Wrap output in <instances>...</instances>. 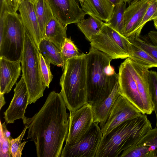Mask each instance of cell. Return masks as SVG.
I'll use <instances>...</instances> for the list:
<instances>
[{
    "label": "cell",
    "mask_w": 157,
    "mask_h": 157,
    "mask_svg": "<svg viewBox=\"0 0 157 157\" xmlns=\"http://www.w3.org/2000/svg\"><path fill=\"white\" fill-rule=\"evenodd\" d=\"M60 93L53 91L41 109L26 117L27 139L33 141L38 157H59L69 129V115Z\"/></svg>",
    "instance_id": "cell-1"
},
{
    "label": "cell",
    "mask_w": 157,
    "mask_h": 157,
    "mask_svg": "<svg viewBox=\"0 0 157 157\" xmlns=\"http://www.w3.org/2000/svg\"><path fill=\"white\" fill-rule=\"evenodd\" d=\"M112 59L105 53L91 46L86 56L87 103L92 105L104 99L118 82V73L110 65Z\"/></svg>",
    "instance_id": "cell-2"
},
{
    "label": "cell",
    "mask_w": 157,
    "mask_h": 157,
    "mask_svg": "<svg viewBox=\"0 0 157 157\" xmlns=\"http://www.w3.org/2000/svg\"><path fill=\"white\" fill-rule=\"evenodd\" d=\"M151 123L141 113L128 120L102 136L95 157H118L124 150L137 143L150 129Z\"/></svg>",
    "instance_id": "cell-3"
},
{
    "label": "cell",
    "mask_w": 157,
    "mask_h": 157,
    "mask_svg": "<svg viewBox=\"0 0 157 157\" xmlns=\"http://www.w3.org/2000/svg\"><path fill=\"white\" fill-rule=\"evenodd\" d=\"M86 56L81 53L79 56L66 61L63 67L60 93L69 111H75L87 103Z\"/></svg>",
    "instance_id": "cell-4"
},
{
    "label": "cell",
    "mask_w": 157,
    "mask_h": 157,
    "mask_svg": "<svg viewBox=\"0 0 157 157\" xmlns=\"http://www.w3.org/2000/svg\"><path fill=\"white\" fill-rule=\"evenodd\" d=\"M0 57L21 61L23 51L25 29L20 14L0 13Z\"/></svg>",
    "instance_id": "cell-5"
},
{
    "label": "cell",
    "mask_w": 157,
    "mask_h": 157,
    "mask_svg": "<svg viewBox=\"0 0 157 157\" xmlns=\"http://www.w3.org/2000/svg\"><path fill=\"white\" fill-rule=\"evenodd\" d=\"M20 62L22 76L29 94L28 104L35 103L43 96L47 86L41 71L39 49L25 30L24 49Z\"/></svg>",
    "instance_id": "cell-6"
},
{
    "label": "cell",
    "mask_w": 157,
    "mask_h": 157,
    "mask_svg": "<svg viewBox=\"0 0 157 157\" xmlns=\"http://www.w3.org/2000/svg\"><path fill=\"white\" fill-rule=\"evenodd\" d=\"M90 42L91 47L105 53L112 59L129 57L130 43L126 37L106 23L100 33L91 37Z\"/></svg>",
    "instance_id": "cell-7"
},
{
    "label": "cell",
    "mask_w": 157,
    "mask_h": 157,
    "mask_svg": "<svg viewBox=\"0 0 157 157\" xmlns=\"http://www.w3.org/2000/svg\"><path fill=\"white\" fill-rule=\"evenodd\" d=\"M102 134L98 124L94 122L87 132L76 143L65 145L61 157H95Z\"/></svg>",
    "instance_id": "cell-8"
},
{
    "label": "cell",
    "mask_w": 157,
    "mask_h": 157,
    "mask_svg": "<svg viewBox=\"0 0 157 157\" xmlns=\"http://www.w3.org/2000/svg\"><path fill=\"white\" fill-rule=\"evenodd\" d=\"M69 112L66 145L77 142L89 130L94 122L92 105L89 103L75 111Z\"/></svg>",
    "instance_id": "cell-9"
},
{
    "label": "cell",
    "mask_w": 157,
    "mask_h": 157,
    "mask_svg": "<svg viewBox=\"0 0 157 157\" xmlns=\"http://www.w3.org/2000/svg\"><path fill=\"white\" fill-rule=\"evenodd\" d=\"M142 113L125 98L120 95L113 105L104 125L101 128L104 136L125 121Z\"/></svg>",
    "instance_id": "cell-10"
},
{
    "label": "cell",
    "mask_w": 157,
    "mask_h": 157,
    "mask_svg": "<svg viewBox=\"0 0 157 157\" xmlns=\"http://www.w3.org/2000/svg\"><path fill=\"white\" fill-rule=\"evenodd\" d=\"M129 69L137 84L142 101L145 114H151L154 110L150 88L148 69L128 58L125 59Z\"/></svg>",
    "instance_id": "cell-11"
},
{
    "label": "cell",
    "mask_w": 157,
    "mask_h": 157,
    "mask_svg": "<svg viewBox=\"0 0 157 157\" xmlns=\"http://www.w3.org/2000/svg\"><path fill=\"white\" fill-rule=\"evenodd\" d=\"M14 92V95L10 105L3 113L4 118L6 124L13 123L15 121L21 119L23 124L25 125L26 117L25 114L28 105L29 94L22 76L20 81L16 83Z\"/></svg>",
    "instance_id": "cell-12"
},
{
    "label": "cell",
    "mask_w": 157,
    "mask_h": 157,
    "mask_svg": "<svg viewBox=\"0 0 157 157\" xmlns=\"http://www.w3.org/2000/svg\"><path fill=\"white\" fill-rule=\"evenodd\" d=\"M54 17L63 25L77 23L86 14L76 0H47Z\"/></svg>",
    "instance_id": "cell-13"
},
{
    "label": "cell",
    "mask_w": 157,
    "mask_h": 157,
    "mask_svg": "<svg viewBox=\"0 0 157 157\" xmlns=\"http://www.w3.org/2000/svg\"><path fill=\"white\" fill-rule=\"evenodd\" d=\"M119 84L121 95L125 98L143 114L144 104L138 91L136 82L125 60L119 67Z\"/></svg>",
    "instance_id": "cell-14"
},
{
    "label": "cell",
    "mask_w": 157,
    "mask_h": 157,
    "mask_svg": "<svg viewBox=\"0 0 157 157\" xmlns=\"http://www.w3.org/2000/svg\"><path fill=\"white\" fill-rule=\"evenodd\" d=\"M152 0H140L132 2L126 8L124 14L123 36L132 35L139 25Z\"/></svg>",
    "instance_id": "cell-15"
},
{
    "label": "cell",
    "mask_w": 157,
    "mask_h": 157,
    "mask_svg": "<svg viewBox=\"0 0 157 157\" xmlns=\"http://www.w3.org/2000/svg\"><path fill=\"white\" fill-rule=\"evenodd\" d=\"M18 10L25 30L38 49L42 38L34 3L23 0L19 4Z\"/></svg>",
    "instance_id": "cell-16"
},
{
    "label": "cell",
    "mask_w": 157,
    "mask_h": 157,
    "mask_svg": "<svg viewBox=\"0 0 157 157\" xmlns=\"http://www.w3.org/2000/svg\"><path fill=\"white\" fill-rule=\"evenodd\" d=\"M20 61H13L0 57V93H9L21 74Z\"/></svg>",
    "instance_id": "cell-17"
},
{
    "label": "cell",
    "mask_w": 157,
    "mask_h": 157,
    "mask_svg": "<svg viewBox=\"0 0 157 157\" xmlns=\"http://www.w3.org/2000/svg\"><path fill=\"white\" fill-rule=\"evenodd\" d=\"M121 95L118 82L109 95L101 101L92 105L94 122L99 124L101 128L105 123L112 108Z\"/></svg>",
    "instance_id": "cell-18"
},
{
    "label": "cell",
    "mask_w": 157,
    "mask_h": 157,
    "mask_svg": "<svg viewBox=\"0 0 157 157\" xmlns=\"http://www.w3.org/2000/svg\"><path fill=\"white\" fill-rule=\"evenodd\" d=\"M86 14L107 22L111 18L115 6L109 0H85L81 5Z\"/></svg>",
    "instance_id": "cell-19"
},
{
    "label": "cell",
    "mask_w": 157,
    "mask_h": 157,
    "mask_svg": "<svg viewBox=\"0 0 157 157\" xmlns=\"http://www.w3.org/2000/svg\"><path fill=\"white\" fill-rule=\"evenodd\" d=\"M67 26L63 25L53 17L46 25L44 38L49 40L61 50L67 37Z\"/></svg>",
    "instance_id": "cell-20"
},
{
    "label": "cell",
    "mask_w": 157,
    "mask_h": 157,
    "mask_svg": "<svg viewBox=\"0 0 157 157\" xmlns=\"http://www.w3.org/2000/svg\"><path fill=\"white\" fill-rule=\"evenodd\" d=\"M126 38L131 43L143 49L157 61V31H151L144 35Z\"/></svg>",
    "instance_id": "cell-21"
},
{
    "label": "cell",
    "mask_w": 157,
    "mask_h": 157,
    "mask_svg": "<svg viewBox=\"0 0 157 157\" xmlns=\"http://www.w3.org/2000/svg\"><path fill=\"white\" fill-rule=\"evenodd\" d=\"M38 49L50 63L59 67L64 65L65 62L62 57L61 50L47 39L44 38L41 40Z\"/></svg>",
    "instance_id": "cell-22"
},
{
    "label": "cell",
    "mask_w": 157,
    "mask_h": 157,
    "mask_svg": "<svg viewBox=\"0 0 157 157\" xmlns=\"http://www.w3.org/2000/svg\"><path fill=\"white\" fill-rule=\"evenodd\" d=\"M34 4L42 38L43 39L46 25L54 17L47 0H36Z\"/></svg>",
    "instance_id": "cell-23"
},
{
    "label": "cell",
    "mask_w": 157,
    "mask_h": 157,
    "mask_svg": "<svg viewBox=\"0 0 157 157\" xmlns=\"http://www.w3.org/2000/svg\"><path fill=\"white\" fill-rule=\"evenodd\" d=\"M77 24L79 29L90 41L91 37L98 34L105 24L102 21L92 16L84 18Z\"/></svg>",
    "instance_id": "cell-24"
},
{
    "label": "cell",
    "mask_w": 157,
    "mask_h": 157,
    "mask_svg": "<svg viewBox=\"0 0 157 157\" xmlns=\"http://www.w3.org/2000/svg\"><path fill=\"white\" fill-rule=\"evenodd\" d=\"M130 45L129 58L148 69L157 67V61L149 54L140 48L131 43Z\"/></svg>",
    "instance_id": "cell-25"
},
{
    "label": "cell",
    "mask_w": 157,
    "mask_h": 157,
    "mask_svg": "<svg viewBox=\"0 0 157 157\" xmlns=\"http://www.w3.org/2000/svg\"><path fill=\"white\" fill-rule=\"evenodd\" d=\"M135 144L123 151L119 157H157V148L153 146Z\"/></svg>",
    "instance_id": "cell-26"
},
{
    "label": "cell",
    "mask_w": 157,
    "mask_h": 157,
    "mask_svg": "<svg viewBox=\"0 0 157 157\" xmlns=\"http://www.w3.org/2000/svg\"><path fill=\"white\" fill-rule=\"evenodd\" d=\"M126 3L123 1L115 6L113 15L107 23L109 26L123 36L124 14L126 7Z\"/></svg>",
    "instance_id": "cell-27"
},
{
    "label": "cell",
    "mask_w": 157,
    "mask_h": 157,
    "mask_svg": "<svg viewBox=\"0 0 157 157\" xmlns=\"http://www.w3.org/2000/svg\"><path fill=\"white\" fill-rule=\"evenodd\" d=\"M156 18H157V2L155 0H152L138 26L134 33L128 37L139 36L142 28L146 24Z\"/></svg>",
    "instance_id": "cell-28"
},
{
    "label": "cell",
    "mask_w": 157,
    "mask_h": 157,
    "mask_svg": "<svg viewBox=\"0 0 157 157\" xmlns=\"http://www.w3.org/2000/svg\"><path fill=\"white\" fill-rule=\"evenodd\" d=\"M78 50L71 37H67L61 50L62 57L65 62L69 59L79 56L81 53Z\"/></svg>",
    "instance_id": "cell-29"
},
{
    "label": "cell",
    "mask_w": 157,
    "mask_h": 157,
    "mask_svg": "<svg viewBox=\"0 0 157 157\" xmlns=\"http://www.w3.org/2000/svg\"><path fill=\"white\" fill-rule=\"evenodd\" d=\"M27 129L28 127L25 125L21 134L17 138H12L10 140V152L12 157H21L22 151L27 141L21 143V142Z\"/></svg>",
    "instance_id": "cell-30"
},
{
    "label": "cell",
    "mask_w": 157,
    "mask_h": 157,
    "mask_svg": "<svg viewBox=\"0 0 157 157\" xmlns=\"http://www.w3.org/2000/svg\"><path fill=\"white\" fill-rule=\"evenodd\" d=\"M39 57L41 71L45 83L48 88L52 81L53 75L50 69L49 61L39 52Z\"/></svg>",
    "instance_id": "cell-31"
},
{
    "label": "cell",
    "mask_w": 157,
    "mask_h": 157,
    "mask_svg": "<svg viewBox=\"0 0 157 157\" xmlns=\"http://www.w3.org/2000/svg\"><path fill=\"white\" fill-rule=\"evenodd\" d=\"M150 88L152 99L154 105V110L156 118L155 127H157V72L149 71V76Z\"/></svg>",
    "instance_id": "cell-32"
},
{
    "label": "cell",
    "mask_w": 157,
    "mask_h": 157,
    "mask_svg": "<svg viewBox=\"0 0 157 157\" xmlns=\"http://www.w3.org/2000/svg\"><path fill=\"white\" fill-rule=\"evenodd\" d=\"M137 144L153 146L157 149V127L150 129L140 139Z\"/></svg>",
    "instance_id": "cell-33"
},
{
    "label": "cell",
    "mask_w": 157,
    "mask_h": 157,
    "mask_svg": "<svg viewBox=\"0 0 157 157\" xmlns=\"http://www.w3.org/2000/svg\"><path fill=\"white\" fill-rule=\"evenodd\" d=\"M0 157H11L10 152V140L12 139L5 135L0 130Z\"/></svg>",
    "instance_id": "cell-34"
},
{
    "label": "cell",
    "mask_w": 157,
    "mask_h": 157,
    "mask_svg": "<svg viewBox=\"0 0 157 157\" xmlns=\"http://www.w3.org/2000/svg\"><path fill=\"white\" fill-rule=\"evenodd\" d=\"M23 0H1V11L16 12L19 4Z\"/></svg>",
    "instance_id": "cell-35"
},
{
    "label": "cell",
    "mask_w": 157,
    "mask_h": 157,
    "mask_svg": "<svg viewBox=\"0 0 157 157\" xmlns=\"http://www.w3.org/2000/svg\"><path fill=\"white\" fill-rule=\"evenodd\" d=\"M4 94L0 93V109L1 110L2 107L6 103Z\"/></svg>",
    "instance_id": "cell-36"
},
{
    "label": "cell",
    "mask_w": 157,
    "mask_h": 157,
    "mask_svg": "<svg viewBox=\"0 0 157 157\" xmlns=\"http://www.w3.org/2000/svg\"><path fill=\"white\" fill-rule=\"evenodd\" d=\"M114 6L117 5L123 1L124 0H109Z\"/></svg>",
    "instance_id": "cell-37"
},
{
    "label": "cell",
    "mask_w": 157,
    "mask_h": 157,
    "mask_svg": "<svg viewBox=\"0 0 157 157\" xmlns=\"http://www.w3.org/2000/svg\"><path fill=\"white\" fill-rule=\"evenodd\" d=\"M155 28L157 30V18L153 20Z\"/></svg>",
    "instance_id": "cell-38"
},
{
    "label": "cell",
    "mask_w": 157,
    "mask_h": 157,
    "mask_svg": "<svg viewBox=\"0 0 157 157\" xmlns=\"http://www.w3.org/2000/svg\"><path fill=\"white\" fill-rule=\"evenodd\" d=\"M124 2H125L128 3V5H129L133 1V0H124Z\"/></svg>",
    "instance_id": "cell-39"
},
{
    "label": "cell",
    "mask_w": 157,
    "mask_h": 157,
    "mask_svg": "<svg viewBox=\"0 0 157 157\" xmlns=\"http://www.w3.org/2000/svg\"><path fill=\"white\" fill-rule=\"evenodd\" d=\"M78 0L79 1V2L80 3V4L81 5L83 3V2H84L85 0Z\"/></svg>",
    "instance_id": "cell-40"
},
{
    "label": "cell",
    "mask_w": 157,
    "mask_h": 157,
    "mask_svg": "<svg viewBox=\"0 0 157 157\" xmlns=\"http://www.w3.org/2000/svg\"><path fill=\"white\" fill-rule=\"evenodd\" d=\"M139 0H133V1L132 2H137V1H139Z\"/></svg>",
    "instance_id": "cell-41"
},
{
    "label": "cell",
    "mask_w": 157,
    "mask_h": 157,
    "mask_svg": "<svg viewBox=\"0 0 157 157\" xmlns=\"http://www.w3.org/2000/svg\"><path fill=\"white\" fill-rule=\"evenodd\" d=\"M32 2L34 3L36 0H30Z\"/></svg>",
    "instance_id": "cell-42"
},
{
    "label": "cell",
    "mask_w": 157,
    "mask_h": 157,
    "mask_svg": "<svg viewBox=\"0 0 157 157\" xmlns=\"http://www.w3.org/2000/svg\"><path fill=\"white\" fill-rule=\"evenodd\" d=\"M156 155H157V149H156Z\"/></svg>",
    "instance_id": "cell-43"
},
{
    "label": "cell",
    "mask_w": 157,
    "mask_h": 157,
    "mask_svg": "<svg viewBox=\"0 0 157 157\" xmlns=\"http://www.w3.org/2000/svg\"><path fill=\"white\" fill-rule=\"evenodd\" d=\"M157 2V0H155Z\"/></svg>",
    "instance_id": "cell-44"
}]
</instances>
